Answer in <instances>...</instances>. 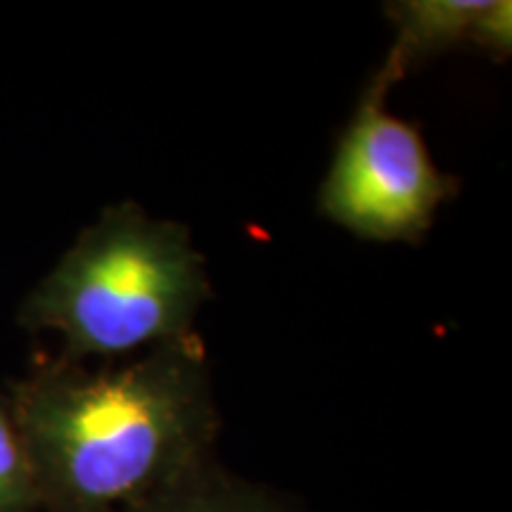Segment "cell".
<instances>
[{"label":"cell","instance_id":"obj_1","mask_svg":"<svg viewBox=\"0 0 512 512\" xmlns=\"http://www.w3.org/2000/svg\"><path fill=\"white\" fill-rule=\"evenodd\" d=\"M10 406L41 512H128L214 460L221 418L195 332L105 373L43 361Z\"/></svg>","mask_w":512,"mask_h":512},{"label":"cell","instance_id":"obj_2","mask_svg":"<svg viewBox=\"0 0 512 512\" xmlns=\"http://www.w3.org/2000/svg\"><path fill=\"white\" fill-rule=\"evenodd\" d=\"M209 297L202 256L185 226L117 204L83 230L29 294L19 323L64 337V361L119 356L192 332Z\"/></svg>","mask_w":512,"mask_h":512},{"label":"cell","instance_id":"obj_3","mask_svg":"<svg viewBox=\"0 0 512 512\" xmlns=\"http://www.w3.org/2000/svg\"><path fill=\"white\" fill-rule=\"evenodd\" d=\"M394 83L377 72L339 140L318 209L363 240L418 242L456 178L434 166L420 131L384 110Z\"/></svg>","mask_w":512,"mask_h":512},{"label":"cell","instance_id":"obj_4","mask_svg":"<svg viewBox=\"0 0 512 512\" xmlns=\"http://www.w3.org/2000/svg\"><path fill=\"white\" fill-rule=\"evenodd\" d=\"M510 8L508 0H403L387 5L396 41L380 74L396 83L408 69L465 43L505 60L512 48Z\"/></svg>","mask_w":512,"mask_h":512},{"label":"cell","instance_id":"obj_5","mask_svg":"<svg viewBox=\"0 0 512 512\" xmlns=\"http://www.w3.org/2000/svg\"><path fill=\"white\" fill-rule=\"evenodd\" d=\"M128 512H294L268 489L230 475L211 463L197 467L150 501Z\"/></svg>","mask_w":512,"mask_h":512},{"label":"cell","instance_id":"obj_6","mask_svg":"<svg viewBox=\"0 0 512 512\" xmlns=\"http://www.w3.org/2000/svg\"><path fill=\"white\" fill-rule=\"evenodd\" d=\"M0 512H41L34 467L10 399L0 394Z\"/></svg>","mask_w":512,"mask_h":512}]
</instances>
